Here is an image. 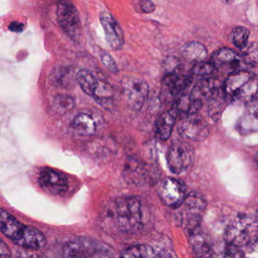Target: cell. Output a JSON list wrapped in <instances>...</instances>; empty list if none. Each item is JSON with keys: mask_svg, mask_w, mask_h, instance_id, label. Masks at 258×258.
<instances>
[{"mask_svg": "<svg viewBox=\"0 0 258 258\" xmlns=\"http://www.w3.org/2000/svg\"><path fill=\"white\" fill-rule=\"evenodd\" d=\"M190 242L197 258L212 257L213 248L207 235L196 230L190 233Z\"/></svg>", "mask_w": 258, "mask_h": 258, "instance_id": "ac0fdd59", "label": "cell"}, {"mask_svg": "<svg viewBox=\"0 0 258 258\" xmlns=\"http://www.w3.org/2000/svg\"><path fill=\"white\" fill-rule=\"evenodd\" d=\"M101 60L103 65L105 67L106 69L111 73V74H116L119 72L117 64L115 61L113 57L110 55L109 53L102 52L101 54Z\"/></svg>", "mask_w": 258, "mask_h": 258, "instance_id": "836d02e7", "label": "cell"}, {"mask_svg": "<svg viewBox=\"0 0 258 258\" xmlns=\"http://www.w3.org/2000/svg\"><path fill=\"white\" fill-rule=\"evenodd\" d=\"M236 128L243 135L258 132V103L245 110L238 122Z\"/></svg>", "mask_w": 258, "mask_h": 258, "instance_id": "44dd1931", "label": "cell"}, {"mask_svg": "<svg viewBox=\"0 0 258 258\" xmlns=\"http://www.w3.org/2000/svg\"><path fill=\"white\" fill-rule=\"evenodd\" d=\"M217 70L218 69L216 67L212 62L202 61L196 63L192 69V73L195 75L200 76V77H209L215 74Z\"/></svg>", "mask_w": 258, "mask_h": 258, "instance_id": "4dcf8cb0", "label": "cell"}, {"mask_svg": "<svg viewBox=\"0 0 258 258\" xmlns=\"http://www.w3.org/2000/svg\"><path fill=\"white\" fill-rule=\"evenodd\" d=\"M177 132L182 138L192 141H204L210 133L207 122L197 113L183 116L177 125Z\"/></svg>", "mask_w": 258, "mask_h": 258, "instance_id": "30bf717a", "label": "cell"}, {"mask_svg": "<svg viewBox=\"0 0 258 258\" xmlns=\"http://www.w3.org/2000/svg\"><path fill=\"white\" fill-rule=\"evenodd\" d=\"M178 111L176 107L165 112L158 118L156 123V134L162 141H166L171 136L177 120Z\"/></svg>", "mask_w": 258, "mask_h": 258, "instance_id": "e0dca14e", "label": "cell"}, {"mask_svg": "<svg viewBox=\"0 0 258 258\" xmlns=\"http://www.w3.org/2000/svg\"><path fill=\"white\" fill-rule=\"evenodd\" d=\"M164 69L165 71V74H174V73H180V68L181 63L180 60L177 57L174 56H169L166 57L164 60Z\"/></svg>", "mask_w": 258, "mask_h": 258, "instance_id": "d6a6232c", "label": "cell"}, {"mask_svg": "<svg viewBox=\"0 0 258 258\" xmlns=\"http://www.w3.org/2000/svg\"><path fill=\"white\" fill-rule=\"evenodd\" d=\"M242 61L251 68L258 67V42H253L242 56Z\"/></svg>", "mask_w": 258, "mask_h": 258, "instance_id": "f1b7e54d", "label": "cell"}, {"mask_svg": "<svg viewBox=\"0 0 258 258\" xmlns=\"http://www.w3.org/2000/svg\"><path fill=\"white\" fill-rule=\"evenodd\" d=\"M150 170L137 159H131L125 163L123 177L128 184L141 186L147 184L152 179Z\"/></svg>", "mask_w": 258, "mask_h": 258, "instance_id": "5bb4252c", "label": "cell"}, {"mask_svg": "<svg viewBox=\"0 0 258 258\" xmlns=\"http://www.w3.org/2000/svg\"><path fill=\"white\" fill-rule=\"evenodd\" d=\"M75 106V100L68 95H59L53 101V112L57 115H63L72 110Z\"/></svg>", "mask_w": 258, "mask_h": 258, "instance_id": "4316f807", "label": "cell"}, {"mask_svg": "<svg viewBox=\"0 0 258 258\" xmlns=\"http://www.w3.org/2000/svg\"><path fill=\"white\" fill-rule=\"evenodd\" d=\"M137 1H138L141 11L144 13H153L156 10V6L150 0H137Z\"/></svg>", "mask_w": 258, "mask_h": 258, "instance_id": "e575fe53", "label": "cell"}, {"mask_svg": "<svg viewBox=\"0 0 258 258\" xmlns=\"http://www.w3.org/2000/svg\"><path fill=\"white\" fill-rule=\"evenodd\" d=\"M212 258H245V256L239 247L227 244L218 254L214 253Z\"/></svg>", "mask_w": 258, "mask_h": 258, "instance_id": "f546056e", "label": "cell"}, {"mask_svg": "<svg viewBox=\"0 0 258 258\" xmlns=\"http://www.w3.org/2000/svg\"><path fill=\"white\" fill-rule=\"evenodd\" d=\"M154 258H173L172 256L167 252L159 253V254H156Z\"/></svg>", "mask_w": 258, "mask_h": 258, "instance_id": "ab89813d", "label": "cell"}, {"mask_svg": "<svg viewBox=\"0 0 258 258\" xmlns=\"http://www.w3.org/2000/svg\"><path fill=\"white\" fill-rule=\"evenodd\" d=\"M203 103L189 95H183L177 101L175 106L178 113H181L183 116L196 114L203 107Z\"/></svg>", "mask_w": 258, "mask_h": 258, "instance_id": "d4e9b609", "label": "cell"}, {"mask_svg": "<svg viewBox=\"0 0 258 258\" xmlns=\"http://www.w3.org/2000/svg\"><path fill=\"white\" fill-rule=\"evenodd\" d=\"M183 205V222L189 234L198 229L206 209V201L202 194L191 192L186 196Z\"/></svg>", "mask_w": 258, "mask_h": 258, "instance_id": "ba28073f", "label": "cell"}, {"mask_svg": "<svg viewBox=\"0 0 258 258\" xmlns=\"http://www.w3.org/2000/svg\"><path fill=\"white\" fill-rule=\"evenodd\" d=\"M98 80L99 78L98 76L95 75V73L89 70H80L76 75V81L78 83L82 90L90 97L93 95L94 90Z\"/></svg>", "mask_w": 258, "mask_h": 258, "instance_id": "cb8c5ba5", "label": "cell"}, {"mask_svg": "<svg viewBox=\"0 0 258 258\" xmlns=\"http://www.w3.org/2000/svg\"><path fill=\"white\" fill-rule=\"evenodd\" d=\"M154 250L150 245H138L124 250L119 258H154Z\"/></svg>", "mask_w": 258, "mask_h": 258, "instance_id": "484cf974", "label": "cell"}, {"mask_svg": "<svg viewBox=\"0 0 258 258\" xmlns=\"http://www.w3.org/2000/svg\"><path fill=\"white\" fill-rule=\"evenodd\" d=\"M34 250L27 249L24 251H18L17 258H43L40 254L34 252Z\"/></svg>", "mask_w": 258, "mask_h": 258, "instance_id": "8d00e7d4", "label": "cell"}, {"mask_svg": "<svg viewBox=\"0 0 258 258\" xmlns=\"http://www.w3.org/2000/svg\"><path fill=\"white\" fill-rule=\"evenodd\" d=\"M257 220H258V216H257Z\"/></svg>", "mask_w": 258, "mask_h": 258, "instance_id": "b9f144b4", "label": "cell"}, {"mask_svg": "<svg viewBox=\"0 0 258 258\" xmlns=\"http://www.w3.org/2000/svg\"><path fill=\"white\" fill-rule=\"evenodd\" d=\"M195 159L192 147L184 141H175L170 145L167 153V163L171 172L180 174L187 171Z\"/></svg>", "mask_w": 258, "mask_h": 258, "instance_id": "52a82bcc", "label": "cell"}, {"mask_svg": "<svg viewBox=\"0 0 258 258\" xmlns=\"http://www.w3.org/2000/svg\"><path fill=\"white\" fill-rule=\"evenodd\" d=\"M222 92L227 101L251 104L258 99V75L244 70L230 73L222 85Z\"/></svg>", "mask_w": 258, "mask_h": 258, "instance_id": "3957f363", "label": "cell"}, {"mask_svg": "<svg viewBox=\"0 0 258 258\" xmlns=\"http://www.w3.org/2000/svg\"><path fill=\"white\" fill-rule=\"evenodd\" d=\"M103 218L109 227L118 231H135L142 223L141 202L135 197L118 199L107 206Z\"/></svg>", "mask_w": 258, "mask_h": 258, "instance_id": "6da1fadb", "label": "cell"}, {"mask_svg": "<svg viewBox=\"0 0 258 258\" xmlns=\"http://www.w3.org/2000/svg\"><path fill=\"white\" fill-rule=\"evenodd\" d=\"M158 192L162 203L171 209L180 207L186 198L184 184L172 177H168L159 184Z\"/></svg>", "mask_w": 258, "mask_h": 258, "instance_id": "8fae6325", "label": "cell"}, {"mask_svg": "<svg viewBox=\"0 0 258 258\" xmlns=\"http://www.w3.org/2000/svg\"><path fill=\"white\" fill-rule=\"evenodd\" d=\"M245 258H258V237L254 242L248 245Z\"/></svg>", "mask_w": 258, "mask_h": 258, "instance_id": "d590c367", "label": "cell"}, {"mask_svg": "<svg viewBox=\"0 0 258 258\" xmlns=\"http://www.w3.org/2000/svg\"><path fill=\"white\" fill-rule=\"evenodd\" d=\"M39 183L42 189L52 195H61L68 189L66 176L59 171L45 168L41 171Z\"/></svg>", "mask_w": 258, "mask_h": 258, "instance_id": "4fadbf2b", "label": "cell"}, {"mask_svg": "<svg viewBox=\"0 0 258 258\" xmlns=\"http://www.w3.org/2000/svg\"><path fill=\"white\" fill-rule=\"evenodd\" d=\"M0 232L25 249H40L46 243L45 236L40 230L22 224L3 209H0Z\"/></svg>", "mask_w": 258, "mask_h": 258, "instance_id": "7a4b0ae2", "label": "cell"}, {"mask_svg": "<svg viewBox=\"0 0 258 258\" xmlns=\"http://www.w3.org/2000/svg\"><path fill=\"white\" fill-rule=\"evenodd\" d=\"M242 61V57L234 50L229 48H222L214 53L212 63L218 68L231 70L232 73L238 71Z\"/></svg>", "mask_w": 258, "mask_h": 258, "instance_id": "2e32d148", "label": "cell"}, {"mask_svg": "<svg viewBox=\"0 0 258 258\" xmlns=\"http://www.w3.org/2000/svg\"><path fill=\"white\" fill-rule=\"evenodd\" d=\"M57 18L64 33L74 42H80L83 36L80 14L72 0H58Z\"/></svg>", "mask_w": 258, "mask_h": 258, "instance_id": "8992f818", "label": "cell"}, {"mask_svg": "<svg viewBox=\"0 0 258 258\" xmlns=\"http://www.w3.org/2000/svg\"><path fill=\"white\" fill-rule=\"evenodd\" d=\"M100 21L105 33L106 40L113 50L120 49L124 45V33L116 18L108 12H101Z\"/></svg>", "mask_w": 258, "mask_h": 258, "instance_id": "7c38bea8", "label": "cell"}, {"mask_svg": "<svg viewBox=\"0 0 258 258\" xmlns=\"http://www.w3.org/2000/svg\"><path fill=\"white\" fill-rule=\"evenodd\" d=\"M221 93H222V86L220 82L216 79L209 77L198 82L190 95L203 103V101L212 102L221 96Z\"/></svg>", "mask_w": 258, "mask_h": 258, "instance_id": "9a60e30c", "label": "cell"}, {"mask_svg": "<svg viewBox=\"0 0 258 258\" xmlns=\"http://www.w3.org/2000/svg\"><path fill=\"white\" fill-rule=\"evenodd\" d=\"M12 253L7 244L3 242V239H0V258H11Z\"/></svg>", "mask_w": 258, "mask_h": 258, "instance_id": "74e56055", "label": "cell"}, {"mask_svg": "<svg viewBox=\"0 0 258 258\" xmlns=\"http://www.w3.org/2000/svg\"><path fill=\"white\" fill-rule=\"evenodd\" d=\"M72 126L79 135L90 136L96 132V119L89 113H80L73 120Z\"/></svg>", "mask_w": 258, "mask_h": 258, "instance_id": "7402d4cb", "label": "cell"}, {"mask_svg": "<svg viewBox=\"0 0 258 258\" xmlns=\"http://www.w3.org/2000/svg\"><path fill=\"white\" fill-rule=\"evenodd\" d=\"M24 24L22 23L18 22V21H14V22L11 23L9 25V30L12 32H21L24 30Z\"/></svg>", "mask_w": 258, "mask_h": 258, "instance_id": "f35d334b", "label": "cell"}, {"mask_svg": "<svg viewBox=\"0 0 258 258\" xmlns=\"http://www.w3.org/2000/svg\"><path fill=\"white\" fill-rule=\"evenodd\" d=\"M255 162H256V165H257V167L258 168V151H257V153H256V155H255Z\"/></svg>", "mask_w": 258, "mask_h": 258, "instance_id": "60d3db41", "label": "cell"}, {"mask_svg": "<svg viewBox=\"0 0 258 258\" xmlns=\"http://www.w3.org/2000/svg\"><path fill=\"white\" fill-rule=\"evenodd\" d=\"M122 88L128 107L135 111L141 110L148 96L147 83L138 77H127L122 80Z\"/></svg>", "mask_w": 258, "mask_h": 258, "instance_id": "9c48e42d", "label": "cell"}, {"mask_svg": "<svg viewBox=\"0 0 258 258\" xmlns=\"http://www.w3.org/2000/svg\"><path fill=\"white\" fill-rule=\"evenodd\" d=\"M258 237V220L246 215L235 218L227 227L225 239L227 244L236 247L248 245Z\"/></svg>", "mask_w": 258, "mask_h": 258, "instance_id": "5b68a950", "label": "cell"}, {"mask_svg": "<svg viewBox=\"0 0 258 258\" xmlns=\"http://www.w3.org/2000/svg\"><path fill=\"white\" fill-rule=\"evenodd\" d=\"M92 97L101 107L107 110H111L113 107L114 92L111 85L107 81L101 79L98 80Z\"/></svg>", "mask_w": 258, "mask_h": 258, "instance_id": "ffe728a7", "label": "cell"}, {"mask_svg": "<svg viewBox=\"0 0 258 258\" xmlns=\"http://www.w3.org/2000/svg\"><path fill=\"white\" fill-rule=\"evenodd\" d=\"M249 35V30L246 27H235L232 31V39L235 46L239 49H244L246 48Z\"/></svg>", "mask_w": 258, "mask_h": 258, "instance_id": "83f0119b", "label": "cell"}, {"mask_svg": "<svg viewBox=\"0 0 258 258\" xmlns=\"http://www.w3.org/2000/svg\"><path fill=\"white\" fill-rule=\"evenodd\" d=\"M192 82V77L180 73L165 74L162 83L171 96H176L186 89Z\"/></svg>", "mask_w": 258, "mask_h": 258, "instance_id": "d6986e66", "label": "cell"}, {"mask_svg": "<svg viewBox=\"0 0 258 258\" xmlns=\"http://www.w3.org/2000/svg\"><path fill=\"white\" fill-rule=\"evenodd\" d=\"M57 258H114V252L104 242L80 238L68 242Z\"/></svg>", "mask_w": 258, "mask_h": 258, "instance_id": "277c9868", "label": "cell"}, {"mask_svg": "<svg viewBox=\"0 0 258 258\" xmlns=\"http://www.w3.org/2000/svg\"><path fill=\"white\" fill-rule=\"evenodd\" d=\"M182 54L189 61L200 63L203 61L208 55L206 47L201 42L197 41L186 42L182 48Z\"/></svg>", "mask_w": 258, "mask_h": 258, "instance_id": "603a6c76", "label": "cell"}, {"mask_svg": "<svg viewBox=\"0 0 258 258\" xmlns=\"http://www.w3.org/2000/svg\"><path fill=\"white\" fill-rule=\"evenodd\" d=\"M53 81L61 86H68L71 80V72L66 68H59L52 75Z\"/></svg>", "mask_w": 258, "mask_h": 258, "instance_id": "1f68e13d", "label": "cell"}]
</instances>
